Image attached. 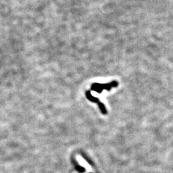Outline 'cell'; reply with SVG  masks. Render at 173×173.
I'll return each mask as SVG.
<instances>
[{
    "label": "cell",
    "mask_w": 173,
    "mask_h": 173,
    "mask_svg": "<svg viewBox=\"0 0 173 173\" xmlns=\"http://www.w3.org/2000/svg\"><path fill=\"white\" fill-rule=\"evenodd\" d=\"M118 85V83L117 81H113L110 83H107V84H100V83H93L91 85V89L92 91L98 92L100 94L102 93V91L105 90L110 91L112 88L116 87Z\"/></svg>",
    "instance_id": "obj_1"
},
{
    "label": "cell",
    "mask_w": 173,
    "mask_h": 173,
    "mask_svg": "<svg viewBox=\"0 0 173 173\" xmlns=\"http://www.w3.org/2000/svg\"><path fill=\"white\" fill-rule=\"evenodd\" d=\"M85 95L86 98H87L89 100H90L91 102H95V103L98 104L100 108V110H101V112H102L103 114H106L107 110L106 108H105V106L104 105V104L102 103V102H101L100 100L98 98L93 96V95H92V93H91L90 91H86V92H85Z\"/></svg>",
    "instance_id": "obj_2"
}]
</instances>
